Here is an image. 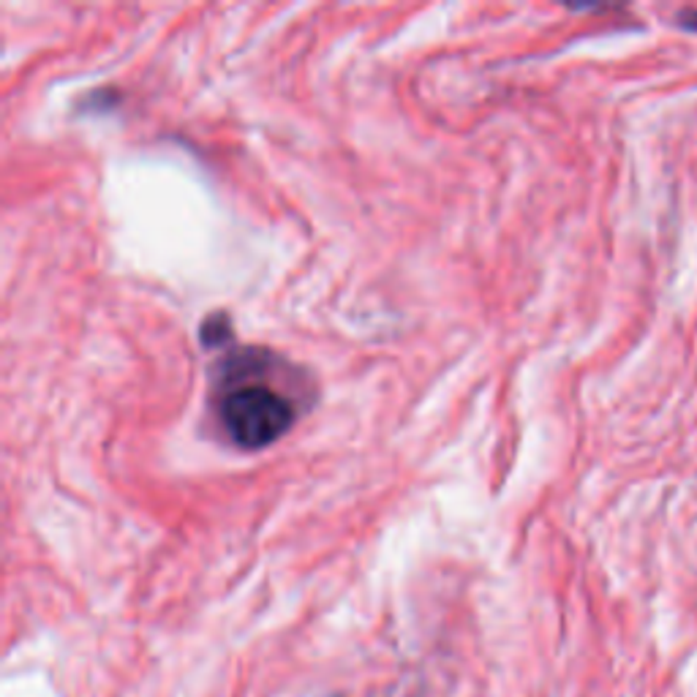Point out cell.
<instances>
[{
  "mask_svg": "<svg viewBox=\"0 0 697 697\" xmlns=\"http://www.w3.org/2000/svg\"><path fill=\"white\" fill-rule=\"evenodd\" d=\"M276 357L267 352L234 354L221 365L216 408L221 428L243 450H261L281 439L297 419V401L276 381Z\"/></svg>",
  "mask_w": 697,
  "mask_h": 697,
  "instance_id": "6da1fadb",
  "label": "cell"
}]
</instances>
